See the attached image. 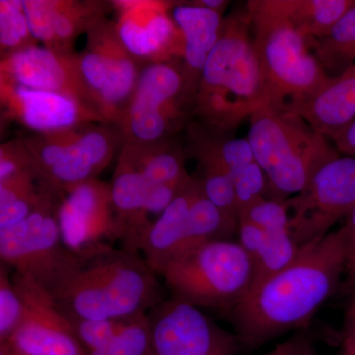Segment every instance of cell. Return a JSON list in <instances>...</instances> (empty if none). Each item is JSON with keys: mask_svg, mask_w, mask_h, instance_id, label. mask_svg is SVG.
Returning <instances> with one entry per match:
<instances>
[{"mask_svg": "<svg viewBox=\"0 0 355 355\" xmlns=\"http://www.w3.org/2000/svg\"><path fill=\"white\" fill-rule=\"evenodd\" d=\"M60 202L46 205L25 220L0 228V260L14 272L53 291L79 261L65 245L58 222Z\"/></svg>", "mask_w": 355, "mask_h": 355, "instance_id": "cell-7", "label": "cell"}, {"mask_svg": "<svg viewBox=\"0 0 355 355\" xmlns=\"http://www.w3.org/2000/svg\"><path fill=\"white\" fill-rule=\"evenodd\" d=\"M26 18L33 38L46 44V48L58 51L53 28L51 0H24Z\"/></svg>", "mask_w": 355, "mask_h": 355, "instance_id": "cell-33", "label": "cell"}, {"mask_svg": "<svg viewBox=\"0 0 355 355\" xmlns=\"http://www.w3.org/2000/svg\"><path fill=\"white\" fill-rule=\"evenodd\" d=\"M347 279L345 289H347V291L352 294L355 292V261L347 268Z\"/></svg>", "mask_w": 355, "mask_h": 355, "instance_id": "cell-42", "label": "cell"}, {"mask_svg": "<svg viewBox=\"0 0 355 355\" xmlns=\"http://www.w3.org/2000/svg\"><path fill=\"white\" fill-rule=\"evenodd\" d=\"M197 109L210 127L225 132L266 106L260 60L247 9L223 21L197 93Z\"/></svg>", "mask_w": 355, "mask_h": 355, "instance_id": "cell-3", "label": "cell"}, {"mask_svg": "<svg viewBox=\"0 0 355 355\" xmlns=\"http://www.w3.org/2000/svg\"><path fill=\"white\" fill-rule=\"evenodd\" d=\"M12 280L22 299L23 316L10 338L0 343L7 355H87L50 292L17 272H12Z\"/></svg>", "mask_w": 355, "mask_h": 355, "instance_id": "cell-10", "label": "cell"}, {"mask_svg": "<svg viewBox=\"0 0 355 355\" xmlns=\"http://www.w3.org/2000/svg\"><path fill=\"white\" fill-rule=\"evenodd\" d=\"M329 139L340 155L355 158V120Z\"/></svg>", "mask_w": 355, "mask_h": 355, "instance_id": "cell-37", "label": "cell"}, {"mask_svg": "<svg viewBox=\"0 0 355 355\" xmlns=\"http://www.w3.org/2000/svg\"><path fill=\"white\" fill-rule=\"evenodd\" d=\"M173 16L184 37V77L198 91L203 67L220 37L222 13L193 3L175 7Z\"/></svg>", "mask_w": 355, "mask_h": 355, "instance_id": "cell-20", "label": "cell"}, {"mask_svg": "<svg viewBox=\"0 0 355 355\" xmlns=\"http://www.w3.org/2000/svg\"><path fill=\"white\" fill-rule=\"evenodd\" d=\"M147 314L155 355H238L244 349L237 334L180 299H164Z\"/></svg>", "mask_w": 355, "mask_h": 355, "instance_id": "cell-11", "label": "cell"}, {"mask_svg": "<svg viewBox=\"0 0 355 355\" xmlns=\"http://www.w3.org/2000/svg\"><path fill=\"white\" fill-rule=\"evenodd\" d=\"M239 217L254 203L260 202L268 195V179L258 162L243 170L234 178Z\"/></svg>", "mask_w": 355, "mask_h": 355, "instance_id": "cell-32", "label": "cell"}, {"mask_svg": "<svg viewBox=\"0 0 355 355\" xmlns=\"http://www.w3.org/2000/svg\"><path fill=\"white\" fill-rule=\"evenodd\" d=\"M135 58L121 41L116 24L100 18L89 27L79 69L102 118L123 119L141 73Z\"/></svg>", "mask_w": 355, "mask_h": 355, "instance_id": "cell-8", "label": "cell"}, {"mask_svg": "<svg viewBox=\"0 0 355 355\" xmlns=\"http://www.w3.org/2000/svg\"><path fill=\"white\" fill-rule=\"evenodd\" d=\"M203 137L232 178L256 162L253 149L247 139H217L211 137L210 139L209 137Z\"/></svg>", "mask_w": 355, "mask_h": 355, "instance_id": "cell-31", "label": "cell"}, {"mask_svg": "<svg viewBox=\"0 0 355 355\" xmlns=\"http://www.w3.org/2000/svg\"><path fill=\"white\" fill-rule=\"evenodd\" d=\"M123 322V320H78L71 323L77 338L88 352L111 343Z\"/></svg>", "mask_w": 355, "mask_h": 355, "instance_id": "cell-34", "label": "cell"}, {"mask_svg": "<svg viewBox=\"0 0 355 355\" xmlns=\"http://www.w3.org/2000/svg\"><path fill=\"white\" fill-rule=\"evenodd\" d=\"M53 28L57 40L58 53H69L72 41L84 28L90 27L100 19L99 9L92 3L76 1H53Z\"/></svg>", "mask_w": 355, "mask_h": 355, "instance_id": "cell-25", "label": "cell"}, {"mask_svg": "<svg viewBox=\"0 0 355 355\" xmlns=\"http://www.w3.org/2000/svg\"><path fill=\"white\" fill-rule=\"evenodd\" d=\"M247 12L260 60L266 106L291 113L330 76L303 37L270 0H250Z\"/></svg>", "mask_w": 355, "mask_h": 355, "instance_id": "cell-4", "label": "cell"}, {"mask_svg": "<svg viewBox=\"0 0 355 355\" xmlns=\"http://www.w3.org/2000/svg\"><path fill=\"white\" fill-rule=\"evenodd\" d=\"M186 84L184 71L170 62H153L142 70L123 119L135 141L154 144L170 132Z\"/></svg>", "mask_w": 355, "mask_h": 355, "instance_id": "cell-13", "label": "cell"}, {"mask_svg": "<svg viewBox=\"0 0 355 355\" xmlns=\"http://www.w3.org/2000/svg\"><path fill=\"white\" fill-rule=\"evenodd\" d=\"M0 355H7L6 349L3 347H0Z\"/></svg>", "mask_w": 355, "mask_h": 355, "instance_id": "cell-44", "label": "cell"}, {"mask_svg": "<svg viewBox=\"0 0 355 355\" xmlns=\"http://www.w3.org/2000/svg\"><path fill=\"white\" fill-rule=\"evenodd\" d=\"M340 355H355V302L352 301L345 314Z\"/></svg>", "mask_w": 355, "mask_h": 355, "instance_id": "cell-38", "label": "cell"}, {"mask_svg": "<svg viewBox=\"0 0 355 355\" xmlns=\"http://www.w3.org/2000/svg\"><path fill=\"white\" fill-rule=\"evenodd\" d=\"M120 10L116 30L137 58L164 62L175 53L184 55V37L170 17V4L153 0L116 1Z\"/></svg>", "mask_w": 355, "mask_h": 355, "instance_id": "cell-15", "label": "cell"}, {"mask_svg": "<svg viewBox=\"0 0 355 355\" xmlns=\"http://www.w3.org/2000/svg\"><path fill=\"white\" fill-rule=\"evenodd\" d=\"M302 355H318L316 350L314 349L313 345H311V343H308L307 345H306L304 352H303Z\"/></svg>", "mask_w": 355, "mask_h": 355, "instance_id": "cell-43", "label": "cell"}, {"mask_svg": "<svg viewBox=\"0 0 355 355\" xmlns=\"http://www.w3.org/2000/svg\"><path fill=\"white\" fill-rule=\"evenodd\" d=\"M9 266H0V343H6L17 329L23 316V302L14 286Z\"/></svg>", "mask_w": 355, "mask_h": 355, "instance_id": "cell-29", "label": "cell"}, {"mask_svg": "<svg viewBox=\"0 0 355 355\" xmlns=\"http://www.w3.org/2000/svg\"><path fill=\"white\" fill-rule=\"evenodd\" d=\"M247 139L268 179V198L297 195L320 168L340 156L328 137L297 114L270 106L250 116Z\"/></svg>", "mask_w": 355, "mask_h": 355, "instance_id": "cell-5", "label": "cell"}, {"mask_svg": "<svg viewBox=\"0 0 355 355\" xmlns=\"http://www.w3.org/2000/svg\"><path fill=\"white\" fill-rule=\"evenodd\" d=\"M300 250L301 247L293 239L289 230L268 234L265 250L254 263L250 291L291 265L297 258Z\"/></svg>", "mask_w": 355, "mask_h": 355, "instance_id": "cell-26", "label": "cell"}, {"mask_svg": "<svg viewBox=\"0 0 355 355\" xmlns=\"http://www.w3.org/2000/svg\"><path fill=\"white\" fill-rule=\"evenodd\" d=\"M78 254L76 268L50 293L70 321L128 319L164 300L158 275L139 253L101 244Z\"/></svg>", "mask_w": 355, "mask_h": 355, "instance_id": "cell-2", "label": "cell"}, {"mask_svg": "<svg viewBox=\"0 0 355 355\" xmlns=\"http://www.w3.org/2000/svg\"><path fill=\"white\" fill-rule=\"evenodd\" d=\"M33 38L26 18L23 1L1 0L0 1V44L1 50L12 51L32 46Z\"/></svg>", "mask_w": 355, "mask_h": 355, "instance_id": "cell-27", "label": "cell"}, {"mask_svg": "<svg viewBox=\"0 0 355 355\" xmlns=\"http://www.w3.org/2000/svg\"><path fill=\"white\" fill-rule=\"evenodd\" d=\"M343 232H345V239L347 243V251H349V261H347V268L355 261V207L350 211L347 217V222L343 226Z\"/></svg>", "mask_w": 355, "mask_h": 355, "instance_id": "cell-40", "label": "cell"}, {"mask_svg": "<svg viewBox=\"0 0 355 355\" xmlns=\"http://www.w3.org/2000/svg\"><path fill=\"white\" fill-rule=\"evenodd\" d=\"M111 355H155L148 314L123 320L114 336Z\"/></svg>", "mask_w": 355, "mask_h": 355, "instance_id": "cell-28", "label": "cell"}, {"mask_svg": "<svg viewBox=\"0 0 355 355\" xmlns=\"http://www.w3.org/2000/svg\"><path fill=\"white\" fill-rule=\"evenodd\" d=\"M57 216L65 245L76 253L121 241L111 184L99 180H89L65 191Z\"/></svg>", "mask_w": 355, "mask_h": 355, "instance_id": "cell-12", "label": "cell"}, {"mask_svg": "<svg viewBox=\"0 0 355 355\" xmlns=\"http://www.w3.org/2000/svg\"><path fill=\"white\" fill-rule=\"evenodd\" d=\"M313 130L330 137L355 120V64L336 76L291 112Z\"/></svg>", "mask_w": 355, "mask_h": 355, "instance_id": "cell-19", "label": "cell"}, {"mask_svg": "<svg viewBox=\"0 0 355 355\" xmlns=\"http://www.w3.org/2000/svg\"><path fill=\"white\" fill-rule=\"evenodd\" d=\"M238 223L205 197L198 179L189 212L186 243L181 252L205 242L231 240L238 233Z\"/></svg>", "mask_w": 355, "mask_h": 355, "instance_id": "cell-23", "label": "cell"}, {"mask_svg": "<svg viewBox=\"0 0 355 355\" xmlns=\"http://www.w3.org/2000/svg\"><path fill=\"white\" fill-rule=\"evenodd\" d=\"M286 202L289 231L299 246L322 239L355 207V158L340 155L327 163Z\"/></svg>", "mask_w": 355, "mask_h": 355, "instance_id": "cell-9", "label": "cell"}, {"mask_svg": "<svg viewBox=\"0 0 355 355\" xmlns=\"http://www.w3.org/2000/svg\"><path fill=\"white\" fill-rule=\"evenodd\" d=\"M1 99L11 116L44 135L72 130L86 120H102L76 98L25 87L4 79H1Z\"/></svg>", "mask_w": 355, "mask_h": 355, "instance_id": "cell-16", "label": "cell"}, {"mask_svg": "<svg viewBox=\"0 0 355 355\" xmlns=\"http://www.w3.org/2000/svg\"><path fill=\"white\" fill-rule=\"evenodd\" d=\"M352 301H354V302H355V292H354V293H352Z\"/></svg>", "mask_w": 355, "mask_h": 355, "instance_id": "cell-45", "label": "cell"}, {"mask_svg": "<svg viewBox=\"0 0 355 355\" xmlns=\"http://www.w3.org/2000/svg\"><path fill=\"white\" fill-rule=\"evenodd\" d=\"M309 340L305 336H294L286 342L277 345L265 355H302Z\"/></svg>", "mask_w": 355, "mask_h": 355, "instance_id": "cell-39", "label": "cell"}, {"mask_svg": "<svg viewBox=\"0 0 355 355\" xmlns=\"http://www.w3.org/2000/svg\"><path fill=\"white\" fill-rule=\"evenodd\" d=\"M277 12L310 42L323 39L355 0H270Z\"/></svg>", "mask_w": 355, "mask_h": 355, "instance_id": "cell-21", "label": "cell"}, {"mask_svg": "<svg viewBox=\"0 0 355 355\" xmlns=\"http://www.w3.org/2000/svg\"><path fill=\"white\" fill-rule=\"evenodd\" d=\"M238 243L250 257L254 266V261L260 257L268 244V233L256 224L245 219H240L238 223Z\"/></svg>", "mask_w": 355, "mask_h": 355, "instance_id": "cell-36", "label": "cell"}, {"mask_svg": "<svg viewBox=\"0 0 355 355\" xmlns=\"http://www.w3.org/2000/svg\"><path fill=\"white\" fill-rule=\"evenodd\" d=\"M0 70L4 80L28 88L70 96L98 114L84 84L78 58L72 57L70 53L32 44L6 53L2 58Z\"/></svg>", "mask_w": 355, "mask_h": 355, "instance_id": "cell-14", "label": "cell"}, {"mask_svg": "<svg viewBox=\"0 0 355 355\" xmlns=\"http://www.w3.org/2000/svg\"><path fill=\"white\" fill-rule=\"evenodd\" d=\"M256 224L268 234L289 230V210L286 200L263 198L239 217Z\"/></svg>", "mask_w": 355, "mask_h": 355, "instance_id": "cell-30", "label": "cell"}, {"mask_svg": "<svg viewBox=\"0 0 355 355\" xmlns=\"http://www.w3.org/2000/svg\"><path fill=\"white\" fill-rule=\"evenodd\" d=\"M197 186V178L191 177L169 207L153 221L142 236L139 252L157 275L166 263L184 249L189 212Z\"/></svg>", "mask_w": 355, "mask_h": 355, "instance_id": "cell-18", "label": "cell"}, {"mask_svg": "<svg viewBox=\"0 0 355 355\" xmlns=\"http://www.w3.org/2000/svg\"><path fill=\"white\" fill-rule=\"evenodd\" d=\"M151 184L123 151L111 184L112 198L120 225L123 249L139 253L142 236L153 221L146 214Z\"/></svg>", "mask_w": 355, "mask_h": 355, "instance_id": "cell-17", "label": "cell"}, {"mask_svg": "<svg viewBox=\"0 0 355 355\" xmlns=\"http://www.w3.org/2000/svg\"><path fill=\"white\" fill-rule=\"evenodd\" d=\"M77 139L83 153L98 173L108 164L113 153V144L107 132L101 130L77 132Z\"/></svg>", "mask_w": 355, "mask_h": 355, "instance_id": "cell-35", "label": "cell"}, {"mask_svg": "<svg viewBox=\"0 0 355 355\" xmlns=\"http://www.w3.org/2000/svg\"><path fill=\"white\" fill-rule=\"evenodd\" d=\"M133 141L125 153L151 186L182 187L191 180L184 166V156L170 146L153 147Z\"/></svg>", "mask_w": 355, "mask_h": 355, "instance_id": "cell-22", "label": "cell"}, {"mask_svg": "<svg viewBox=\"0 0 355 355\" xmlns=\"http://www.w3.org/2000/svg\"><path fill=\"white\" fill-rule=\"evenodd\" d=\"M228 1H224V0H200V1L193 2V4L207 7V8L217 11V12L219 13L223 12L224 9L228 6Z\"/></svg>", "mask_w": 355, "mask_h": 355, "instance_id": "cell-41", "label": "cell"}, {"mask_svg": "<svg viewBox=\"0 0 355 355\" xmlns=\"http://www.w3.org/2000/svg\"><path fill=\"white\" fill-rule=\"evenodd\" d=\"M253 270L239 243L216 240L176 254L158 275L164 279L171 297L229 313L249 293Z\"/></svg>", "mask_w": 355, "mask_h": 355, "instance_id": "cell-6", "label": "cell"}, {"mask_svg": "<svg viewBox=\"0 0 355 355\" xmlns=\"http://www.w3.org/2000/svg\"><path fill=\"white\" fill-rule=\"evenodd\" d=\"M349 251L340 227L301 247L291 265L248 293L228 313L244 349H258L304 327L338 288Z\"/></svg>", "mask_w": 355, "mask_h": 355, "instance_id": "cell-1", "label": "cell"}, {"mask_svg": "<svg viewBox=\"0 0 355 355\" xmlns=\"http://www.w3.org/2000/svg\"><path fill=\"white\" fill-rule=\"evenodd\" d=\"M312 49L329 76H336L355 64V6Z\"/></svg>", "mask_w": 355, "mask_h": 355, "instance_id": "cell-24", "label": "cell"}]
</instances>
